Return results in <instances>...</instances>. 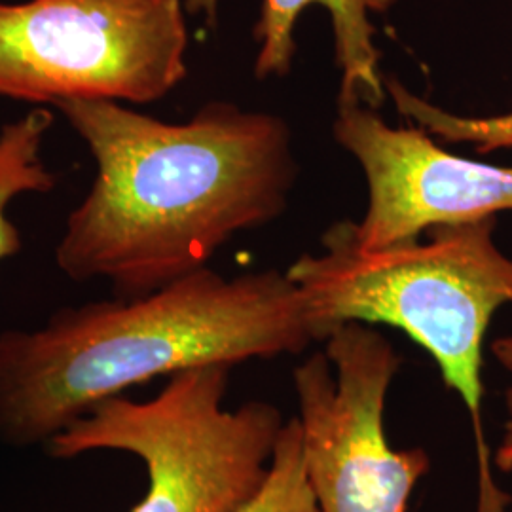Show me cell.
<instances>
[{
  "label": "cell",
  "instance_id": "obj_1",
  "mask_svg": "<svg viewBox=\"0 0 512 512\" xmlns=\"http://www.w3.org/2000/svg\"><path fill=\"white\" fill-rule=\"evenodd\" d=\"M54 109L97 165L55 247L57 268L76 283L107 279L118 298L158 291L289 207L298 164L277 114L209 101L167 124L103 99Z\"/></svg>",
  "mask_w": 512,
  "mask_h": 512
},
{
  "label": "cell",
  "instance_id": "obj_2",
  "mask_svg": "<svg viewBox=\"0 0 512 512\" xmlns=\"http://www.w3.org/2000/svg\"><path fill=\"white\" fill-rule=\"evenodd\" d=\"M321 342L306 300L277 270L205 266L135 298L63 308L0 332V444L46 446L95 404L207 365L298 355Z\"/></svg>",
  "mask_w": 512,
  "mask_h": 512
},
{
  "label": "cell",
  "instance_id": "obj_3",
  "mask_svg": "<svg viewBox=\"0 0 512 512\" xmlns=\"http://www.w3.org/2000/svg\"><path fill=\"white\" fill-rule=\"evenodd\" d=\"M495 217L431 228L427 239L361 249L338 222L323 234V255H302L285 274L306 300L321 342L344 323L403 330L458 393L475 435V512H507L511 495L494 476L484 433L482 363L495 313L512 306V258L495 243Z\"/></svg>",
  "mask_w": 512,
  "mask_h": 512
},
{
  "label": "cell",
  "instance_id": "obj_4",
  "mask_svg": "<svg viewBox=\"0 0 512 512\" xmlns=\"http://www.w3.org/2000/svg\"><path fill=\"white\" fill-rule=\"evenodd\" d=\"M228 365L173 374L150 401L110 397L46 444L52 458L112 450L143 459L145 497L129 512H236L264 484L283 427L279 408H224Z\"/></svg>",
  "mask_w": 512,
  "mask_h": 512
},
{
  "label": "cell",
  "instance_id": "obj_5",
  "mask_svg": "<svg viewBox=\"0 0 512 512\" xmlns=\"http://www.w3.org/2000/svg\"><path fill=\"white\" fill-rule=\"evenodd\" d=\"M184 0L0 2V97L150 105L181 86Z\"/></svg>",
  "mask_w": 512,
  "mask_h": 512
},
{
  "label": "cell",
  "instance_id": "obj_6",
  "mask_svg": "<svg viewBox=\"0 0 512 512\" xmlns=\"http://www.w3.org/2000/svg\"><path fill=\"white\" fill-rule=\"evenodd\" d=\"M403 359L365 323H344L325 351L294 368L302 461L321 512H408L431 459L397 450L385 433V401Z\"/></svg>",
  "mask_w": 512,
  "mask_h": 512
},
{
  "label": "cell",
  "instance_id": "obj_7",
  "mask_svg": "<svg viewBox=\"0 0 512 512\" xmlns=\"http://www.w3.org/2000/svg\"><path fill=\"white\" fill-rule=\"evenodd\" d=\"M332 135L365 173L363 219L338 222L361 249H382L420 239L437 226L512 211V167L456 156L418 126L393 128L376 109L338 105Z\"/></svg>",
  "mask_w": 512,
  "mask_h": 512
},
{
  "label": "cell",
  "instance_id": "obj_8",
  "mask_svg": "<svg viewBox=\"0 0 512 512\" xmlns=\"http://www.w3.org/2000/svg\"><path fill=\"white\" fill-rule=\"evenodd\" d=\"M399 0H262L253 37L258 44L256 78L287 76L293 71L298 18L310 6L329 12L334 40V63L340 71L338 105H366L380 109L385 103V74L380 50L374 42V16L387 14ZM188 14H203L215 27L219 0H184Z\"/></svg>",
  "mask_w": 512,
  "mask_h": 512
},
{
  "label": "cell",
  "instance_id": "obj_9",
  "mask_svg": "<svg viewBox=\"0 0 512 512\" xmlns=\"http://www.w3.org/2000/svg\"><path fill=\"white\" fill-rule=\"evenodd\" d=\"M54 124L50 110L35 109L19 122L0 131V260L18 255L23 239L18 226L8 219L6 207L27 192H50L54 173L40 162V147Z\"/></svg>",
  "mask_w": 512,
  "mask_h": 512
},
{
  "label": "cell",
  "instance_id": "obj_10",
  "mask_svg": "<svg viewBox=\"0 0 512 512\" xmlns=\"http://www.w3.org/2000/svg\"><path fill=\"white\" fill-rule=\"evenodd\" d=\"M385 92L406 120L444 143H469L478 154L512 148V110L497 116L454 114L410 92L395 76H385Z\"/></svg>",
  "mask_w": 512,
  "mask_h": 512
},
{
  "label": "cell",
  "instance_id": "obj_11",
  "mask_svg": "<svg viewBox=\"0 0 512 512\" xmlns=\"http://www.w3.org/2000/svg\"><path fill=\"white\" fill-rule=\"evenodd\" d=\"M236 512H321L304 473L298 418L283 423L264 484Z\"/></svg>",
  "mask_w": 512,
  "mask_h": 512
},
{
  "label": "cell",
  "instance_id": "obj_12",
  "mask_svg": "<svg viewBox=\"0 0 512 512\" xmlns=\"http://www.w3.org/2000/svg\"><path fill=\"white\" fill-rule=\"evenodd\" d=\"M490 351L494 355L497 365L503 370H507L512 376V334L509 336H499L495 338L490 346ZM503 403H505V423H503V433L499 444L494 450V467L503 473L512 471V382L505 393H503Z\"/></svg>",
  "mask_w": 512,
  "mask_h": 512
}]
</instances>
